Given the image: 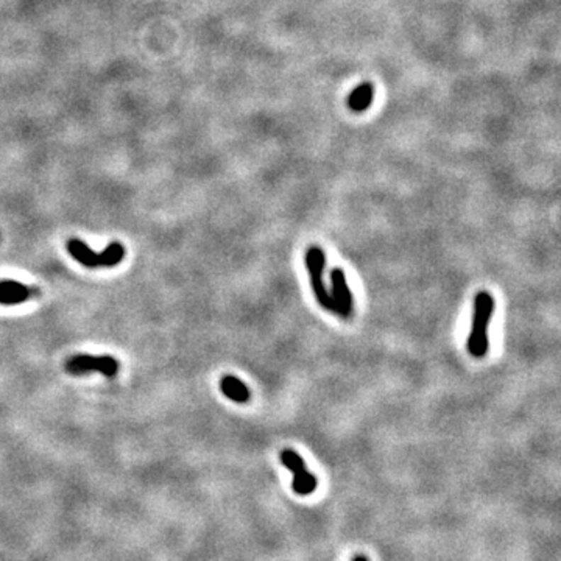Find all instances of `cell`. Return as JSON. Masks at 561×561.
Masks as SVG:
<instances>
[{"label": "cell", "instance_id": "obj_1", "mask_svg": "<svg viewBox=\"0 0 561 561\" xmlns=\"http://www.w3.org/2000/svg\"><path fill=\"white\" fill-rule=\"evenodd\" d=\"M494 312V298L488 291H479L474 298V311H472V323L471 333L468 337V352L474 359L485 357L489 348L488 328Z\"/></svg>", "mask_w": 561, "mask_h": 561}, {"label": "cell", "instance_id": "obj_2", "mask_svg": "<svg viewBox=\"0 0 561 561\" xmlns=\"http://www.w3.org/2000/svg\"><path fill=\"white\" fill-rule=\"evenodd\" d=\"M306 268L309 273L311 286L315 294V298L321 307L326 311L334 312V301L325 284V268H326V255L325 250L318 245H311L306 251Z\"/></svg>", "mask_w": 561, "mask_h": 561}, {"label": "cell", "instance_id": "obj_3", "mask_svg": "<svg viewBox=\"0 0 561 561\" xmlns=\"http://www.w3.org/2000/svg\"><path fill=\"white\" fill-rule=\"evenodd\" d=\"M118 360L111 355H91V354H77L69 357L65 363V370L72 376H83L97 371L109 379H113L118 373Z\"/></svg>", "mask_w": 561, "mask_h": 561}, {"label": "cell", "instance_id": "obj_4", "mask_svg": "<svg viewBox=\"0 0 561 561\" xmlns=\"http://www.w3.org/2000/svg\"><path fill=\"white\" fill-rule=\"evenodd\" d=\"M281 463L294 472L291 489L299 496H309L318 487V479L313 472L307 471L303 457L294 449H284L281 452Z\"/></svg>", "mask_w": 561, "mask_h": 561}, {"label": "cell", "instance_id": "obj_5", "mask_svg": "<svg viewBox=\"0 0 561 561\" xmlns=\"http://www.w3.org/2000/svg\"><path fill=\"white\" fill-rule=\"evenodd\" d=\"M331 298L334 301V313L350 320L354 312V296L342 268H334L331 272Z\"/></svg>", "mask_w": 561, "mask_h": 561}, {"label": "cell", "instance_id": "obj_6", "mask_svg": "<svg viewBox=\"0 0 561 561\" xmlns=\"http://www.w3.org/2000/svg\"><path fill=\"white\" fill-rule=\"evenodd\" d=\"M41 295V289L36 286H26L18 281H0V304L4 306H18L30 301Z\"/></svg>", "mask_w": 561, "mask_h": 561}, {"label": "cell", "instance_id": "obj_7", "mask_svg": "<svg viewBox=\"0 0 561 561\" xmlns=\"http://www.w3.org/2000/svg\"><path fill=\"white\" fill-rule=\"evenodd\" d=\"M67 251L77 262H80L86 268H101L100 255H97L91 247H88L80 239H70L67 242Z\"/></svg>", "mask_w": 561, "mask_h": 561}, {"label": "cell", "instance_id": "obj_8", "mask_svg": "<svg viewBox=\"0 0 561 561\" xmlns=\"http://www.w3.org/2000/svg\"><path fill=\"white\" fill-rule=\"evenodd\" d=\"M220 390H222L228 399L237 402V404H245L251 398V391L247 384L240 381L239 377L231 374L222 377V381H220Z\"/></svg>", "mask_w": 561, "mask_h": 561}, {"label": "cell", "instance_id": "obj_9", "mask_svg": "<svg viewBox=\"0 0 561 561\" xmlns=\"http://www.w3.org/2000/svg\"><path fill=\"white\" fill-rule=\"evenodd\" d=\"M125 257V247L122 243L113 242L109 243L108 247L100 252V260H101V268H111L122 262V259Z\"/></svg>", "mask_w": 561, "mask_h": 561}, {"label": "cell", "instance_id": "obj_10", "mask_svg": "<svg viewBox=\"0 0 561 561\" xmlns=\"http://www.w3.org/2000/svg\"><path fill=\"white\" fill-rule=\"evenodd\" d=\"M351 561H370V560H368V557H365V555H355Z\"/></svg>", "mask_w": 561, "mask_h": 561}]
</instances>
